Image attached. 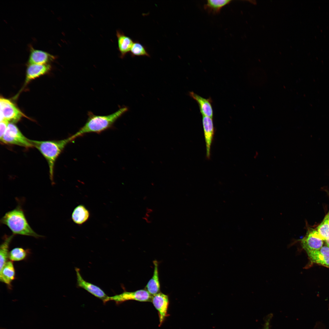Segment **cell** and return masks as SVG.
<instances>
[{"instance_id":"1","label":"cell","mask_w":329,"mask_h":329,"mask_svg":"<svg viewBox=\"0 0 329 329\" xmlns=\"http://www.w3.org/2000/svg\"><path fill=\"white\" fill-rule=\"evenodd\" d=\"M128 110V107L124 106L115 112L105 115H97L88 111L85 124L73 135L76 139L87 133H100L113 127L115 122Z\"/></svg>"},{"instance_id":"2","label":"cell","mask_w":329,"mask_h":329,"mask_svg":"<svg viewBox=\"0 0 329 329\" xmlns=\"http://www.w3.org/2000/svg\"><path fill=\"white\" fill-rule=\"evenodd\" d=\"M75 138L73 135L58 140L38 141L30 140L33 147L36 148L47 160L49 168L50 179L53 182L54 171L55 161L65 146Z\"/></svg>"},{"instance_id":"3","label":"cell","mask_w":329,"mask_h":329,"mask_svg":"<svg viewBox=\"0 0 329 329\" xmlns=\"http://www.w3.org/2000/svg\"><path fill=\"white\" fill-rule=\"evenodd\" d=\"M0 222L2 224L6 225L14 235L30 236L37 238L42 237L31 228L23 210L19 206L6 213L1 219Z\"/></svg>"},{"instance_id":"4","label":"cell","mask_w":329,"mask_h":329,"mask_svg":"<svg viewBox=\"0 0 329 329\" xmlns=\"http://www.w3.org/2000/svg\"><path fill=\"white\" fill-rule=\"evenodd\" d=\"M0 140L7 144L16 145L26 148L33 147L30 139L22 134L14 123L11 122L9 123L7 129Z\"/></svg>"},{"instance_id":"5","label":"cell","mask_w":329,"mask_h":329,"mask_svg":"<svg viewBox=\"0 0 329 329\" xmlns=\"http://www.w3.org/2000/svg\"><path fill=\"white\" fill-rule=\"evenodd\" d=\"M0 121L14 123L26 117L11 100L2 97L0 99Z\"/></svg>"},{"instance_id":"6","label":"cell","mask_w":329,"mask_h":329,"mask_svg":"<svg viewBox=\"0 0 329 329\" xmlns=\"http://www.w3.org/2000/svg\"><path fill=\"white\" fill-rule=\"evenodd\" d=\"M152 297V295L147 291L143 289L134 292H124L120 294L109 297L108 301L113 300L117 303L129 300H134L142 302H151Z\"/></svg>"},{"instance_id":"7","label":"cell","mask_w":329,"mask_h":329,"mask_svg":"<svg viewBox=\"0 0 329 329\" xmlns=\"http://www.w3.org/2000/svg\"><path fill=\"white\" fill-rule=\"evenodd\" d=\"M77 285L82 288L95 297L102 300L104 303L108 301L109 296L99 287L85 281L82 278L79 268L76 267Z\"/></svg>"},{"instance_id":"8","label":"cell","mask_w":329,"mask_h":329,"mask_svg":"<svg viewBox=\"0 0 329 329\" xmlns=\"http://www.w3.org/2000/svg\"><path fill=\"white\" fill-rule=\"evenodd\" d=\"M151 302L157 310L158 313L159 324L161 326L168 316L167 312L169 303L168 297L160 292L152 295Z\"/></svg>"},{"instance_id":"9","label":"cell","mask_w":329,"mask_h":329,"mask_svg":"<svg viewBox=\"0 0 329 329\" xmlns=\"http://www.w3.org/2000/svg\"><path fill=\"white\" fill-rule=\"evenodd\" d=\"M323 240L317 230L308 231L306 236L301 240L303 248L306 252L315 250L322 247Z\"/></svg>"},{"instance_id":"10","label":"cell","mask_w":329,"mask_h":329,"mask_svg":"<svg viewBox=\"0 0 329 329\" xmlns=\"http://www.w3.org/2000/svg\"><path fill=\"white\" fill-rule=\"evenodd\" d=\"M51 69L50 65L48 64H29L27 69L24 87L32 80L48 73Z\"/></svg>"},{"instance_id":"11","label":"cell","mask_w":329,"mask_h":329,"mask_svg":"<svg viewBox=\"0 0 329 329\" xmlns=\"http://www.w3.org/2000/svg\"><path fill=\"white\" fill-rule=\"evenodd\" d=\"M190 96L197 103L200 112L203 116L213 118L214 112L212 106V100L210 97L204 98L193 91L189 93Z\"/></svg>"},{"instance_id":"12","label":"cell","mask_w":329,"mask_h":329,"mask_svg":"<svg viewBox=\"0 0 329 329\" xmlns=\"http://www.w3.org/2000/svg\"><path fill=\"white\" fill-rule=\"evenodd\" d=\"M202 123L206 145V156L209 158L210 147L214 134V128L212 118L203 116Z\"/></svg>"},{"instance_id":"13","label":"cell","mask_w":329,"mask_h":329,"mask_svg":"<svg viewBox=\"0 0 329 329\" xmlns=\"http://www.w3.org/2000/svg\"><path fill=\"white\" fill-rule=\"evenodd\" d=\"M307 253L313 262L329 267V247L327 246Z\"/></svg>"},{"instance_id":"14","label":"cell","mask_w":329,"mask_h":329,"mask_svg":"<svg viewBox=\"0 0 329 329\" xmlns=\"http://www.w3.org/2000/svg\"><path fill=\"white\" fill-rule=\"evenodd\" d=\"M116 35L120 56L122 58L128 53L130 52L134 42L130 37L126 35L119 30H117Z\"/></svg>"},{"instance_id":"15","label":"cell","mask_w":329,"mask_h":329,"mask_svg":"<svg viewBox=\"0 0 329 329\" xmlns=\"http://www.w3.org/2000/svg\"><path fill=\"white\" fill-rule=\"evenodd\" d=\"M54 58L53 55L47 52L31 48L28 62L29 64H46Z\"/></svg>"},{"instance_id":"16","label":"cell","mask_w":329,"mask_h":329,"mask_svg":"<svg viewBox=\"0 0 329 329\" xmlns=\"http://www.w3.org/2000/svg\"><path fill=\"white\" fill-rule=\"evenodd\" d=\"M154 266L153 275L146 285L145 289L152 295L160 292V285L158 271V263L157 260L153 261Z\"/></svg>"},{"instance_id":"17","label":"cell","mask_w":329,"mask_h":329,"mask_svg":"<svg viewBox=\"0 0 329 329\" xmlns=\"http://www.w3.org/2000/svg\"><path fill=\"white\" fill-rule=\"evenodd\" d=\"M15 270L12 262L8 261L0 271V280L9 287L15 278Z\"/></svg>"},{"instance_id":"18","label":"cell","mask_w":329,"mask_h":329,"mask_svg":"<svg viewBox=\"0 0 329 329\" xmlns=\"http://www.w3.org/2000/svg\"><path fill=\"white\" fill-rule=\"evenodd\" d=\"M89 216V212L87 209L83 205H80L74 209L72 218L76 224L81 225L88 220Z\"/></svg>"},{"instance_id":"19","label":"cell","mask_w":329,"mask_h":329,"mask_svg":"<svg viewBox=\"0 0 329 329\" xmlns=\"http://www.w3.org/2000/svg\"><path fill=\"white\" fill-rule=\"evenodd\" d=\"M230 0H208L204 5V9L209 13L216 14L222 8L229 3Z\"/></svg>"},{"instance_id":"20","label":"cell","mask_w":329,"mask_h":329,"mask_svg":"<svg viewBox=\"0 0 329 329\" xmlns=\"http://www.w3.org/2000/svg\"><path fill=\"white\" fill-rule=\"evenodd\" d=\"M14 235L5 236L3 242L0 247V271L2 270L9 258V245Z\"/></svg>"},{"instance_id":"21","label":"cell","mask_w":329,"mask_h":329,"mask_svg":"<svg viewBox=\"0 0 329 329\" xmlns=\"http://www.w3.org/2000/svg\"><path fill=\"white\" fill-rule=\"evenodd\" d=\"M130 53L132 57L136 56L150 57L146 47L137 41L134 42L131 49Z\"/></svg>"},{"instance_id":"22","label":"cell","mask_w":329,"mask_h":329,"mask_svg":"<svg viewBox=\"0 0 329 329\" xmlns=\"http://www.w3.org/2000/svg\"><path fill=\"white\" fill-rule=\"evenodd\" d=\"M317 231L323 240H325L329 237V210L318 227Z\"/></svg>"},{"instance_id":"23","label":"cell","mask_w":329,"mask_h":329,"mask_svg":"<svg viewBox=\"0 0 329 329\" xmlns=\"http://www.w3.org/2000/svg\"><path fill=\"white\" fill-rule=\"evenodd\" d=\"M27 255V251L23 248L17 247L9 253V258L11 261H20L24 259Z\"/></svg>"},{"instance_id":"24","label":"cell","mask_w":329,"mask_h":329,"mask_svg":"<svg viewBox=\"0 0 329 329\" xmlns=\"http://www.w3.org/2000/svg\"><path fill=\"white\" fill-rule=\"evenodd\" d=\"M9 122L5 120L0 121V139L2 137L5 133Z\"/></svg>"},{"instance_id":"25","label":"cell","mask_w":329,"mask_h":329,"mask_svg":"<svg viewBox=\"0 0 329 329\" xmlns=\"http://www.w3.org/2000/svg\"><path fill=\"white\" fill-rule=\"evenodd\" d=\"M271 316H270L266 320L264 326V329H269V323L270 318H271Z\"/></svg>"},{"instance_id":"26","label":"cell","mask_w":329,"mask_h":329,"mask_svg":"<svg viewBox=\"0 0 329 329\" xmlns=\"http://www.w3.org/2000/svg\"><path fill=\"white\" fill-rule=\"evenodd\" d=\"M325 241L327 246L329 247V237L325 240Z\"/></svg>"}]
</instances>
